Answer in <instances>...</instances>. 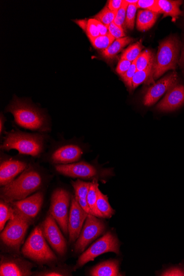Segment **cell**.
I'll return each instance as SVG.
<instances>
[{"mask_svg":"<svg viewBox=\"0 0 184 276\" xmlns=\"http://www.w3.org/2000/svg\"><path fill=\"white\" fill-rule=\"evenodd\" d=\"M43 184L40 173L33 168L24 171L17 178L1 189V197L6 202L22 200L39 190Z\"/></svg>","mask_w":184,"mask_h":276,"instance_id":"1","label":"cell"},{"mask_svg":"<svg viewBox=\"0 0 184 276\" xmlns=\"http://www.w3.org/2000/svg\"><path fill=\"white\" fill-rule=\"evenodd\" d=\"M20 127L32 131L50 130L47 117L37 107L15 97L7 107Z\"/></svg>","mask_w":184,"mask_h":276,"instance_id":"2","label":"cell"},{"mask_svg":"<svg viewBox=\"0 0 184 276\" xmlns=\"http://www.w3.org/2000/svg\"><path fill=\"white\" fill-rule=\"evenodd\" d=\"M45 136L13 130L6 134L1 146L4 151L16 149L20 154L37 157L43 151Z\"/></svg>","mask_w":184,"mask_h":276,"instance_id":"3","label":"cell"},{"mask_svg":"<svg viewBox=\"0 0 184 276\" xmlns=\"http://www.w3.org/2000/svg\"><path fill=\"white\" fill-rule=\"evenodd\" d=\"M22 253L40 265H52L58 261L57 256L49 247L39 226L30 234L23 245Z\"/></svg>","mask_w":184,"mask_h":276,"instance_id":"4","label":"cell"},{"mask_svg":"<svg viewBox=\"0 0 184 276\" xmlns=\"http://www.w3.org/2000/svg\"><path fill=\"white\" fill-rule=\"evenodd\" d=\"M180 49V41L175 37H170L161 42L153 65V80L158 79L167 71L176 68Z\"/></svg>","mask_w":184,"mask_h":276,"instance_id":"5","label":"cell"},{"mask_svg":"<svg viewBox=\"0 0 184 276\" xmlns=\"http://www.w3.org/2000/svg\"><path fill=\"white\" fill-rule=\"evenodd\" d=\"M32 223V222L15 210V217L9 220L1 234L2 241L6 247L12 250L19 251L28 228Z\"/></svg>","mask_w":184,"mask_h":276,"instance_id":"6","label":"cell"},{"mask_svg":"<svg viewBox=\"0 0 184 276\" xmlns=\"http://www.w3.org/2000/svg\"><path fill=\"white\" fill-rule=\"evenodd\" d=\"M55 169L61 175L83 180L106 179L113 174L111 170L101 169L83 161L69 164L56 165Z\"/></svg>","mask_w":184,"mask_h":276,"instance_id":"7","label":"cell"},{"mask_svg":"<svg viewBox=\"0 0 184 276\" xmlns=\"http://www.w3.org/2000/svg\"><path fill=\"white\" fill-rule=\"evenodd\" d=\"M72 196L62 188L54 190L51 197L50 213L66 236L69 235L68 223Z\"/></svg>","mask_w":184,"mask_h":276,"instance_id":"8","label":"cell"},{"mask_svg":"<svg viewBox=\"0 0 184 276\" xmlns=\"http://www.w3.org/2000/svg\"><path fill=\"white\" fill-rule=\"evenodd\" d=\"M109 252L118 255L120 253L119 240L111 232L106 233L83 252L78 258L75 270L82 267L90 261H94L98 256Z\"/></svg>","mask_w":184,"mask_h":276,"instance_id":"9","label":"cell"},{"mask_svg":"<svg viewBox=\"0 0 184 276\" xmlns=\"http://www.w3.org/2000/svg\"><path fill=\"white\" fill-rule=\"evenodd\" d=\"M106 225L104 221L94 215L88 214L75 245V251L80 254L87 246L105 232Z\"/></svg>","mask_w":184,"mask_h":276,"instance_id":"10","label":"cell"},{"mask_svg":"<svg viewBox=\"0 0 184 276\" xmlns=\"http://www.w3.org/2000/svg\"><path fill=\"white\" fill-rule=\"evenodd\" d=\"M57 223L49 213L42 222L40 228L42 235L55 253L60 256H64L67 253V242Z\"/></svg>","mask_w":184,"mask_h":276,"instance_id":"11","label":"cell"},{"mask_svg":"<svg viewBox=\"0 0 184 276\" xmlns=\"http://www.w3.org/2000/svg\"><path fill=\"white\" fill-rule=\"evenodd\" d=\"M177 83L178 76L175 72L162 78L147 90L144 98V104L147 106L155 104L163 94L177 85Z\"/></svg>","mask_w":184,"mask_h":276,"instance_id":"12","label":"cell"},{"mask_svg":"<svg viewBox=\"0 0 184 276\" xmlns=\"http://www.w3.org/2000/svg\"><path fill=\"white\" fill-rule=\"evenodd\" d=\"M43 201V193L38 192L26 199L10 203L16 211L33 223L34 219L39 213Z\"/></svg>","mask_w":184,"mask_h":276,"instance_id":"13","label":"cell"},{"mask_svg":"<svg viewBox=\"0 0 184 276\" xmlns=\"http://www.w3.org/2000/svg\"><path fill=\"white\" fill-rule=\"evenodd\" d=\"M88 213L84 211L77 201L75 197L72 196L69 213L68 230L69 242H76L81 232L83 225Z\"/></svg>","mask_w":184,"mask_h":276,"instance_id":"14","label":"cell"},{"mask_svg":"<svg viewBox=\"0 0 184 276\" xmlns=\"http://www.w3.org/2000/svg\"><path fill=\"white\" fill-rule=\"evenodd\" d=\"M83 154L82 148L74 143L63 144L55 149L51 156L55 164H69L76 163Z\"/></svg>","mask_w":184,"mask_h":276,"instance_id":"15","label":"cell"},{"mask_svg":"<svg viewBox=\"0 0 184 276\" xmlns=\"http://www.w3.org/2000/svg\"><path fill=\"white\" fill-rule=\"evenodd\" d=\"M33 265L17 257H3L0 265L1 276L31 275Z\"/></svg>","mask_w":184,"mask_h":276,"instance_id":"16","label":"cell"},{"mask_svg":"<svg viewBox=\"0 0 184 276\" xmlns=\"http://www.w3.org/2000/svg\"><path fill=\"white\" fill-rule=\"evenodd\" d=\"M27 168L26 162L20 160L9 159L3 161L0 165V185L4 187L13 181Z\"/></svg>","mask_w":184,"mask_h":276,"instance_id":"17","label":"cell"},{"mask_svg":"<svg viewBox=\"0 0 184 276\" xmlns=\"http://www.w3.org/2000/svg\"><path fill=\"white\" fill-rule=\"evenodd\" d=\"M184 104V86L177 85L171 88L159 102L157 109L162 112L174 111Z\"/></svg>","mask_w":184,"mask_h":276,"instance_id":"18","label":"cell"},{"mask_svg":"<svg viewBox=\"0 0 184 276\" xmlns=\"http://www.w3.org/2000/svg\"><path fill=\"white\" fill-rule=\"evenodd\" d=\"M91 276H120L119 262L117 260H108L95 266L90 269Z\"/></svg>","mask_w":184,"mask_h":276,"instance_id":"19","label":"cell"},{"mask_svg":"<svg viewBox=\"0 0 184 276\" xmlns=\"http://www.w3.org/2000/svg\"><path fill=\"white\" fill-rule=\"evenodd\" d=\"M90 183L79 179L75 182L71 181V184L75 191V199L84 211L88 214H91L87 201Z\"/></svg>","mask_w":184,"mask_h":276,"instance_id":"20","label":"cell"},{"mask_svg":"<svg viewBox=\"0 0 184 276\" xmlns=\"http://www.w3.org/2000/svg\"><path fill=\"white\" fill-rule=\"evenodd\" d=\"M160 13L164 15V18L171 17L175 22L182 14L180 10L182 1H170V0H157Z\"/></svg>","mask_w":184,"mask_h":276,"instance_id":"21","label":"cell"},{"mask_svg":"<svg viewBox=\"0 0 184 276\" xmlns=\"http://www.w3.org/2000/svg\"><path fill=\"white\" fill-rule=\"evenodd\" d=\"M159 15L150 10H140L138 12L136 21V26L139 31L145 32L150 29L155 25Z\"/></svg>","mask_w":184,"mask_h":276,"instance_id":"22","label":"cell"},{"mask_svg":"<svg viewBox=\"0 0 184 276\" xmlns=\"http://www.w3.org/2000/svg\"><path fill=\"white\" fill-rule=\"evenodd\" d=\"M133 40V39L129 37L115 39L107 49L102 51V56L106 59H112Z\"/></svg>","mask_w":184,"mask_h":276,"instance_id":"23","label":"cell"},{"mask_svg":"<svg viewBox=\"0 0 184 276\" xmlns=\"http://www.w3.org/2000/svg\"><path fill=\"white\" fill-rule=\"evenodd\" d=\"M99 190V184H98V180H93V181L90 183L87 201L91 214L96 216L98 218H103L102 214L98 211L96 205Z\"/></svg>","mask_w":184,"mask_h":276,"instance_id":"24","label":"cell"},{"mask_svg":"<svg viewBox=\"0 0 184 276\" xmlns=\"http://www.w3.org/2000/svg\"><path fill=\"white\" fill-rule=\"evenodd\" d=\"M98 211L102 214L103 218H110L115 214L114 209L110 206L107 195L103 194L100 190L97 201Z\"/></svg>","mask_w":184,"mask_h":276,"instance_id":"25","label":"cell"},{"mask_svg":"<svg viewBox=\"0 0 184 276\" xmlns=\"http://www.w3.org/2000/svg\"><path fill=\"white\" fill-rule=\"evenodd\" d=\"M15 215V210L11 204L2 200L0 203V231H3L6 223L13 219Z\"/></svg>","mask_w":184,"mask_h":276,"instance_id":"26","label":"cell"},{"mask_svg":"<svg viewBox=\"0 0 184 276\" xmlns=\"http://www.w3.org/2000/svg\"><path fill=\"white\" fill-rule=\"evenodd\" d=\"M155 61L154 54L151 50L144 51L140 54L135 61L137 71L144 70L153 67Z\"/></svg>","mask_w":184,"mask_h":276,"instance_id":"27","label":"cell"},{"mask_svg":"<svg viewBox=\"0 0 184 276\" xmlns=\"http://www.w3.org/2000/svg\"><path fill=\"white\" fill-rule=\"evenodd\" d=\"M153 67L144 70L137 71L131 81V89L137 88L141 84L149 81H154L153 79Z\"/></svg>","mask_w":184,"mask_h":276,"instance_id":"28","label":"cell"},{"mask_svg":"<svg viewBox=\"0 0 184 276\" xmlns=\"http://www.w3.org/2000/svg\"><path fill=\"white\" fill-rule=\"evenodd\" d=\"M142 42L139 41L127 48V49L122 53L121 59L133 62L135 61L143 49Z\"/></svg>","mask_w":184,"mask_h":276,"instance_id":"29","label":"cell"},{"mask_svg":"<svg viewBox=\"0 0 184 276\" xmlns=\"http://www.w3.org/2000/svg\"><path fill=\"white\" fill-rule=\"evenodd\" d=\"M118 12L113 11L108 9L107 6L104 7L99 13L95 17L94 19L103 23L104 25L109 27L110 24L114 22Z\"/></svg>","mask_w":184,"mask_h":276,"instance_id":"30","label":"cell"},{"mask_svg":"<svg viewBox=\"0 0 184 276\" xmlns=\"http://www.w3.org/2000/svg\"><path fill=\"white\" fill-rule=\"evenodd\" d=\"M115 39L110 34L105 35H100L96 38L90 39L91 43L96 49L104 50L111 45Z\"/></svg>","mask_w":184,"mask_h":276,"instance_id":"31","label":"cell"},{"mask_svg":"<svg viewBox=\"0 0 184 276\" xmlns=\"http://www.w3.org/2000/svg\"><path fill=\"white\" fill-rule=\"evenodd\" d=\"M137 10V5H128L126 12L125 25L130 30H133L134 28Z\"/></svg>","mask_w":184,"mask_h":276,"instance_id":"32","label":"cell"},{"mask_svg":"<svg viewBox=\"0 0 184 276\" xmlns=\"http://www.w3.org/2000/svg\"><path fill=\"white\" fill-rule=\"evenodd\" d=\"M137 9L150 10L158 14H161L157 3V0H139Z\"/></svg>","mask_w":184,"mask_h":276,"instance_id":"33","label":"cell"},{"mask_svg":"<svg viewBox=\"0 0 184 276\" xmlns=\"http://www.w3.org/2000/svg\"><path fill=\"white\" fill-rule=\"evenodd\" d=\"M128 6V4L126 2L125 0H124L123 4H122L121 8L118 11L114 21V23L116 25L122 27L125 25Z\"/></svg>","mask_w":184,"mask_h":276,"instance_id":"34","label":"cell"},{"mask_svg":"<svg viewBox=\"0 0 184 276\" xmlns=\"http://www.w3.org/2000/svg\"><path fill=\"white\" fill-rule=\"evenodd\" d=\"M137 68L136 66L135 61L132 63L130 68L128 69L126 73L121 76V79L126 86L131 89V81L134 74L136 73Z\"/></svg>","mask_w":184,"mask_h":276,"instance_id":"35","label":"cell"},{"mask_svg":"<svg viewBox=\"0 0 184 276\" xmlns=\"http://www.w3.org/2000/svg\"><path fill=\"white\" fill-rule=\"evenodd\" d=\"M108 31L115 39L125 37L123 27L116 25L114 22L108 27Z\"/></svg>","mask_w":184,"mask_h":276,"instance_id":"36","label":"cell"},{"mask_svg":"<svg viewBox=\"0 0 184 276\" xmlns=\"http://www.w3.org/2000/svg\"><path fill=\"white\" fill-rule=\"evenodd\" d=\"M86 33L89 40L99 37L100 33L98 30L94 19H89L88 21Z\"/></svg>","mask_w":184,"mask_h":276,"instance_id":"37","label":"cell"},{"mask_svg":"<svg viewBox=\"0 0 184 276\" xmlns=\"http://www.w3.org/2000/svg\"><path fill=\"white\" fill-rule=\"evenodd\" d=\"M162 276H184V266H171L162 272L160 274Z\"/></svg>","mask_w":184,"mask_h":276,"instance_id":"38","label":"cell"},{"mask_svg":"<svg viewBox=\"0 0 184 276\" xmlns=\"http://www.w3.org/2000/svg\"><path fill=\"white\" fill-rule=\"evenodd\" d=\"M69 272H66L65 269L61 268H53L47 269L45 271L38 273L37 275L43 276H64L71 275Z\"/></svg>","mask_w":184,"mask_h":276,"instance_id":"39","label":"cell"},{"mask_svg":"<svg viewBox=\"0 0 184 276\" xmlns=\"http://www.w3.org/2000/svg\"><path fill=\"white\" fill-rule=\"evenodd\" d=\"M132 64V62L127 61L125 59H121L119 62L116 71L120 76L123 75L129 69Z\"/></svg>","mask_w":184,"mask_h":276,"instance_id":"40","label":"cell"},{"mask_svg":"<svg viewBox=\"0 0 184 276\" xmlns=\"http://www.w3.org/2000/svg\"><path fill=\"white\" fill-rule=\"evenodd\" d=\"M123 3L124 0H110L108 1L107 7L111 11L118 12Z\"/></svg>","mask_w":184,"mask_h":276,"instance_id":"41","label":"cell"},{"mask_svg":"<svg viewBox=\"0 0 184 276\" xmlns=\"http://www.w3.org/2000/svg\"><path fill=\"white\" fill-rule=\"evenodd\" d=\"M93 19L98 30H99V32L100 33L101 35H105L109 34L108 27H107L105 25H104L103 24L101 23L100 22L94 19Z\"/></svg>","mask_w":184,"mask_h":276,"instance_id":"42","label":"cell"},{"mask_svg":"<svg viewBox=\"0 0 184 276\" xmlns=\"http://www.w3.org/2000/svg\"><path fill=\"white\" fill-rule=\"evenodd\" d=\"M77 23L82 28L83 31L86 32L88 21L85 20L79 21Z\"/></svg>","mask_w":184,"mask_h":276,"instance_id":"43","label":"cell"},{"mask_svg":"<svg viewBox=\"0 0 184 276\" xmlns=\"http://www.w3.org/2000/svg\"><path fill=\"white\" fill-rule=\"evenodd\" d=\"M3 117H1V119H0V133L1 135L3 134V131L4 130V120L3 121Z\"/></svg>","mask_w":184,"mask_h":276,"instance_id":"44","label":"cell"},{"mask_svg":"<svg viewBox=\"0 0 184 276\" xmlns=\"http://www.w3.org/2000/svg\"><path fill=\"white\" fill-rule=\"evenodd\" d=\"M128 5H137L139 0H125Z\"/></svg>","mask_w":184,"mask_h":276,"instance_id":"45","label":"cell"},{"mask_svg":"<svg viewBox=\"0 0 184 276\" xmlns=\"http://www.w3.org/2000/svg\"><path fill=\"white\" fill-rule=\"evenodd\" d=\"M183 58H184V46H183Z\"/></svg>","mask_w":184,"mask_h":276,"instance_id":"46","label":"cell"},{"mask_svg":"<svg viewBox=\"0 0 184 276\" xmlns=\"http://www.w3.org/2000/svg\"><path fill=\"white\" fill-rule=\"evenodd\" d=\"M184 266V265H183Z\"/></svg>","mask_w":184,"mask_h":276,"instance_id":"47","label":"cell"}]
</instances>
